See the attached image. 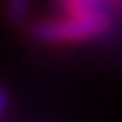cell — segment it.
<instances>
[{
	"instance_id": "6da1fadb",
	"label": "cell",
	"mask_w": 122,
	"mask_h": 122,
	"mask_svg": "<svg viewBox=\"0 0 122 122\" xmlns=\"http://www.w3.org/2000/svg\"><path fill=\"white\" fill-rule=\"evenodd\" d=\"M107 9L88 13H61L57 17L38 19L30 25V38L38 44H82L103 38L112 30Z\"/></svg>"
},
{
	"instance_id": "277c9868",
	"label": "cell",
	"mask_w": 122,
	"mask_h": 122,
	"mask_svg": "<svg viewBox=\"0 0 122 122\" xmlns=\"http://www.w3.org/2000/svg\"><path fill=\"white\" fill-rule=\"evenodd\" d=\"M9 105H11V93H9L6 86L0 84V122L4 120L6 112H9Z\"/></svg>"
},
{
	"instance_id": "7a4b0ae2",
	"label": "cell",
	"mask_w": 122,
	"mask_h": 122,
	"mask_svg": "<svg viewBox=\"0 0 122 122\" xmlns=\"http://www.w3.org/2000/svg\"><path fill=\"white\" fill-rule=\"evenodd\" d=\"M122 0H55V9L59 13H88L107 9L110 4H116Z\"/></svg>"
},
{
	"instance_id": "3957f363",
	"label": "cell",
	"mask_w": 122,
	"mask_h": 122,
	"mask_svg": "<svg viewBox=\"0 0 122 122\" xmlns=\"http://www.w3.org/2000/svg\"><path fill=\"white\" fill-rule=\"evenodd\" d=\"M30 6H32V0H4L6 17H9V21H13V23L23 21L25 17L30 15Z\"/></svg>"
}]
</instances>
